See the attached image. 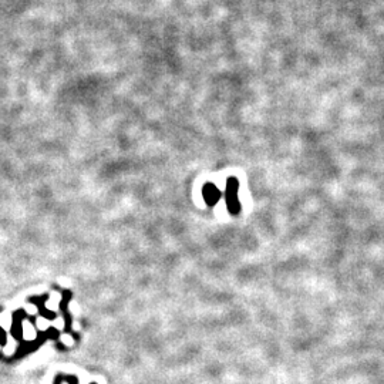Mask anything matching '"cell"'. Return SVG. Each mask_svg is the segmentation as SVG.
Returning a JSON list of instances; mask_svg holds the SVG:
<instances>
[{
    "label": "cell",
    "instance_id": "cell-3",
    "mask_svg": "<svg viewBox=\"0 0 384 384\" xmlns=\"http://www.w3.org/2000/svg\"><path fill=\"white\" fill-rule=\"evenodd\" d=\"M34 326H36V329H37L39 332H47L48 328H51V322L45 316H37Z\"/></svg>",
    "mask_w": 384,
    "mask_h": 384
},
{
    "label": "cell",
    "instance_id": "cell-2",
    "mask_svg": "<svg viewBox=\"0 0 384 384\" xmlns=\"http://www.w3.org/2000/svg\"><path fill=\"white\" fill-rule=\"evenodd\" d=\"M17 347H19L17 340L14 339L13 336H10V335H7V337H6V344L3 346V353H4L6 356H11V354H14V353H16Z\"/></svg>",
    "mask_w": 384,
    "mask_h": 384
},
{
    "label": "cell",
    "instance_id": "cell-8",
    "mask_svg": "<svg viewBox=\"0 0 384 384\" xmlns=\"http://www.w3.org/2000/svg\"><path fill=\"white\" fill-rule=\"evenodd\" d=\"M50 299H53L54 302H57V303H60V302H61V299H63V296H61V293H60V292H56V290H53V292L50 293Z\"/></svg>",
    "mask_w": 384,
    "mask_h": 384
},
{
    "label": "cell",
    "instance_id": "cell-9",
    "mask_svg": "<svg viewBox=\"0 0 384 384\" xmlns=\"http://www.w3.org/2000/svg\"><path fill=\"white\" fill-rule=\"evenodd\" d=\"M10 323H11V317L9 315H6L4 316V320H1V326H4V329H9L10 328Z\"/></svg>",
    "mask_w": 384,
    "mask_h": 384
},
{
    "label": "cell",
    "instance_id": "cell-5",
    "mask_svg": "<svg viewBox=\"0 0 384 384\" xmlns=\"http://www.w3.org/2000/svg\"><path fill=\"white\" fill-rule=\"evenodd\" d=\"M45 307L48 310V312H54V313H56V312H58L60 303H57V302H54L53 299H50V297H48V299L45 302Z\"/></svg>",
    "mask_w": 384,
    "mask_h": 384
},
{
    "label": "cell",
    "instance_id": "cell-11",
    "mask_svg": "<svg viewBox=\"0 0 384 384\" xmlns=\"http://www.w3.org/2000/svg\"><path fill=\"white\" fill-rule=\"evenodd\" d=\"M73 328H74V330H79L80 329L79 323H77V322H74V323H73Z\"/></svg>",
    "mask_w": 384,
    "mask_h": 384
},
{
    "label": "cell",
    "instance_id": "cell-6",
    "mask_svg": "<svg viewBox=\"0 0 384 384\" xmlns=\"http://www.w3.org/2000/svg\"><path fill=\"white\" fill-rule=\"evenodd\" d=\"M24 312L29 316H36L39 313V307H37V305H33V303H26L24 305Z\"/></svg>",
    "mask_w": 384,
    "mask_h": 384
},
{
    "label": "cell",
    "instance_id": "cell-7",
    "mask_svg": "<svg viewBox=\"0 0 384 384\" xmlns=\"http://www.w3.org/2000/svg\"><path fill=\"white\" fill-rule=\"evenodd\" d=\"M61 343H63L64 346H67V347H71V346L74 344V339L71 337V335L64 333V335L61 336Z\"/></svg>",
    "mask_w": 384,
    "mask_h": 384
},
{
    "label": "cell",
    "instance_id": "cell-4",
    "mask_svg": "<svg viewBox=\"0 0 384 384\" xmlns=\"http://www.w3.org/2000/svg\"><path fill=\"white\" fill-rule=\"evenodd\" d=\"M51 328H54L58 332L64 330V328H66V319L63 316H56L51 320Z\"/></svg>",
    "mask_w": 384,
    "mask_h": 384
},
{
    "label": "cell",
    "instance_id": "cell-10",
    "mask_svg": "<svg viewBox=\"0 0 384 384\" xmlns=\"http://www.w3.org/2000/svg\"><path fill=\"white\" fill-rule=\"evenodd\" d=\"M68 307H70V310H71V313H79V312H80V307H79V305H77V303H76V302H71V303H70V306H68Z\"/></svg>",
    "mask_w": 384,
    "mask_h": 384
},
{
    "label": "cell",
    "instance_id": "cell-1",
    "mask_svg": "<svg viewBox=\"0 0 384 384\" xmlns=\"http://www.w3.org/2000/svg\"><path fill=\"white\" fill-rule=\"evenodd\" d=\"M22 336L23 340H26V341H34L37 339V329L27 319L22 320Z\"/></svg>",
    "mask_w": 384,
    "mask_h": 384
}]
</instances>
